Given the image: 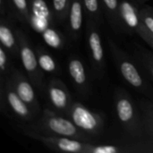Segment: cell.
I'll use <instances>...</instances> for the list:
<instances>
[{
    "label": "cell",
    "instance_id": "1",
    "mask_svg": "<svg viewBox=\"0 0 153 153\" xmlns=\"http://www.w3.org/2000/svg\"><path fill=\"white\" fill-rule=\"evenodd\" d=\"M25 132H33L44 135L65 136L95 143L94 137L80 130L69 117L49 108H46L41 117L33 126L28 127Z\"/></svg>",
    "mask_w": 153,
    "mask_h": 153
},
{
    "label": "cell",
    "instance_id": "2",
    "mask_svg": "<svg viewBox=\"0 0 153 153\" xmlns=\"http://www.w3.org/2000/svg\"><path fill=\"white\" fill-rule=\"evenodd\" d=\"M113 99L118 122L129 136L130 143L139 142L143 134V125L138 103L134 102L127 91L121 88L114 91Z\"/></svg>",
    "mask_w": 153,
    "mask_h": 153
},
{
    "label": "cell",
    "instance_id": "3",
    "mask_svg": "<svg viewBox=\"0 0 153 153\" xmlns=\"http://www.w3.org/2000/svg\"><path fill=\"white\" fill-rule=\"evenodd\" d=\"M108 47L117 67L125 81L138 92L153 98V88L147 79L141 74L139 65L130 55L123 50L111 38H108Z\"/></svg>",
    "mask_w": 153,
    "mask_h": 153
},
{
    "label": "cell",
    "instance_id": "4",
    "mask_svg": "<svg viewBox=\"0 0 153 153\" xmlns=\"http://www.w3.org/2000/svg\"><path fill=\"white\" fill-rule=\"evenodd\" d=\"M73 123L82 132L92 137L103 134L105 120L103 116L91 110L80 102H74L67 115Z\"/></svg>",
    "mask_w": 153,
    "mask_h": 153
},
{
    "label": "cell",
    "instance_id": "5",
    "mask_svg": "<svg viewBox=\"0 0 153 153\" xmlns=\"http://www.w3.org/2000/svg\"><path fill=\"white\" fill-rule=\"evenodd\" d=\"M100 26L94 21L87 18L86 22V41L89 50V56L94 76L101 79L105 74L106 61L104 49L100 31Z\"/></svg>",
    "mask_w": 153,
    "mask_h": 153
},
{
    "label": "cell",
    "instance_id": "6",
    "mask_svg": "<svg viewBox=\"0 0 153 153\" xmlns=\"http://www.w3.org/2000/svg\"><path fill=\"white\" fill-rule=\"evenodd\" d=\"M16 33L19 42V56L23 69L33 85L38 88V90L42 91L43 71L39 65L37 54L32 49L27 36L21 30H16Z\"/></svg>",
    "mask_w": 153,
    "mask_h": 153
},
{
    "label": "cell",
    "instance_id": "7",
    "mask_svg": "<svg viewBox=\"0 0 153 153\" xmlns=\"http://www.w3.org/2000/svg\"><path fill=\"white\" fill-rule=\"evenodd\" d=\"M31 138L40 142L48 149L65 153H89L91 145L94 143L84 142L78 139H74L57 135H44L33 132H25Z\"/></svg>",
    "mask_w": 153,
    "mask_h": 153
},
{
    "label": "cell",
    "instance_id": "8",
    "mask_svg": "<svg viewBox=\"0 0 153 153\" xmlns=\"http://www.w3.org/2000/svg\"><path fill=\"white\" fill-rule=\"evenodd\" d=\"M0 95L2 110L4 109V105L5 103L13 113L22 120L30 121L35 116L30 107L17 94L9 80V77L4 81L0 82Z\"/></svg>",
    "mask_w": 153,
    "mask_h": 153
},
{
    "label": "cell",
    "instance_id": "9",
    "mask_svg": "<svg viewBox=\"0 0 153 153\" xmlns=\"http://www.w3.org/2000/svg\"><path fill=\"white\" fill-rule=\"evenodd\" d=\"M142 116L143 134L134 143L136 153H153V101L142 99L138 102Z\"/></svg>",
    "mask_w": 153,
    "mask_h": 153
},
{
    "label": "cell",
    "instance_id": "10",
    "mask_svg": "<svg viewBox=\"0 0 153 153\" xmlns=\"http://www.w3.org/2000/svg\"><path fill=\"white\" fill-rule=\"evenodd\" d=\"M30 9L29 26L37 33L42 34L49 27L56 25L51 7L46 0H28Z\"/></svg>",
    "mask_w": 153,
    "mask_h": 153
},
{
    "label": "cell",
    "instance_id": "11",
    "mask_svg": "<svg viewBox=\"0 0 153 153\" xmlns=\"http://www.w3.org/2000/svg\"><path fill=\"white\" fill-rule=\"evenodd\" d=\"M47 97L51 109L66 117L74 101L66 85L58 78H53L48 83Z\"/></svg>",
    "mask_w": 153,
    "mask_h": 153
},
{
    "label": "cell",
    "instance_id": "12",
    "mask_svg": "<svg viewBox=\"0 0 153 153\" xmlns=\"http://www.w3.org/2000/svg\"><path fill=\"white\" fill-rule=\"evenodd\" d=\"M9 80L20 98L36 115L39 111L40 107L34 90L35 86L30 80L15 68H13L11 74L9 75Z\"/></svg>",
    "mask_w": 153,
    "mask_h": 153
},
{
    "label": "cell",
    "instance_id": "13",
    "mask_svg": "<svg viewBox=\"0 0 153 153\" xmlns=\"http://www.w3.org/2000/svg\"><path fill=\"white\" fill-rule=\"evenodd\" d=\"M141 4L131 0H119V18L122 31L126 34H136L143 24L139 9Z\"/></svg>",
    "mask_w": 153,
    "mask_h": 153
},
{
    "label": "cell",
    "instance_id": "14",
    "mask_svg": "<svg viewBox=\"0 0 153 153\" xmlns=\"http://www.w3.org/2000/svg\"><path fill=\"white\" fill-rule=\"evenodd\" d=\"M67 68L76 91L84 97L89 95L91 91V83L86 67L82 60L76 56H70Z\"/></svg>",
    "mask_w": 153,
    "mask_h": 153
},
{
    "label": "cell",
    "instance_id": "15",
    "mask_svg": "<svg viewBox=\"0 0 153 153\" xmlns=\"http://www.w3.org/2000/svg\"><path fill=\"white\" fill-rule=\"evenodd\" d=\"M83 0H71L67 16V34L69 39L76 41L80 37L83 22Z\"/></svg>",
    "mask_w": 153,
    "mask_h": 153
},
{
    "label": "cell",
    "instance_id": "16",
    "mask_svg": "<svg viewBox=\"0 0 153 153\" xmlns=\"http://www.w3.org/2000/svg\"><path fill=\"white\" fill-rule=\"evenodd\" d=\"M0 42L12 57L19 56V42L16 30H13L7 16H2L0 21Z\"/></svg>",
    "mask_w": 153,
    "mask_h": 153
},
{
    "label": "cell",
    "instance_id": "17",
    "mask_svg": "<svg viewBox=\"0 0 153 153\" xmlns=\"http://www.w3.org/2000/svg\"><path fill=\"white\" fill-rule=\"evenodd\" d=\"M100 2L103 14L111 29L117 33L123 32L119 18V0H100Z\"/></svg>",
    "mask_w": 153,
    "mask_h": 153
},
{
    "label": "cell",
    "instance_id": "18",
    "mask_svg": "<svg viewBox=\"0 0 153 153\" xmlns=\"http://www.w3.org/2000/svg\"><path fill=\"white\" fill-rule=\"evenodd\" d=\"M133 57L138 65L143 70L147 75L153 80V53L146 48L135 44L133 47Z\"/></svg>",
    "mask_w": 153,
    "mask_h": 153
},
{
    "label": "cell",
    "instance_id": "19",
    "mask_svg": "<svg viewBox=\"0 0 153 153\" xmlns=\"http://www.w3.org/2000/svg\"><path fill=\"white\" fill-rule=\"evenodd\" d=\"M136 150L133 143L126 144H97L93 143L89 153H135Z\"/></svg>",
    "mask_w": 153,
    "mask_h": 153
},
{
    "label": "cell",
    "instance_id": "20",
    "mask_svg": "<svg viewBox=\"0 0 153 153\" xmlns=\"http://www.w3.org/2000/svg\"><path fill=\"white\" fill-rule=\"evenodd\" d=\"M36 54L39 61V65L43 72L54 74L59 71L58 64L56 62L54 57L42 47H38L36 49Z\"/></svg>",
    "mask_w": 153,
    "mask_h": 153
},
{
    "label": "cell",
    "instance_id": "21",
    "mask_svg": "<svg viewBox=\"0 0 153 153\" xmlns=\"http://www.w3.org/2000/svg\"><path fill=\"white\" fill-rule=\"evenodd\" d=\"M44 42L50 48L55 49H62L65 47V39L63 34L57 30L55 26L49 27L41 34Z\"/></svg>",
    "mask_w": 153,
    "mask_h": 153
},
{
    "label": "cell",
    "instance_id": "22",
    "mask_svg": "<svg viewBox=\"0 0 153 153\" xmlns=\"http://www.w3.org/2000/svg\"><path fill=\"white\" fill-rule=\"evenodd\" d=\"M16 18L24 25L30 24V9L28 0H8Z\"/></svg>",
    "mask_w": 153,
    "mask_h": 153
},
{
    "label": "cell",
    "instance_id": "23",
    "mask_svg": "<svg viewBox=\"0 0 153 153\" xmlns=\"http://www.w3.org/2000/svg\"><path fill=\"white\" fill-rule=\"evenodd\" d=\"M71 0H52L51 9L56 24L61 25L67 21Z\"/></svg>",
    "mask_w": 153,
    "mask_h": 153
},
{
    "label": "cell",
    "instance_id": "24",
    "mask_svg": "<svg viewBox=\"0 0 153 153\" xmlns=\"http://www.w3.org/2000/svg\"><path fill=\"white\" fill-rule=\"evenodd\" d=\"M83 4L87 18L101 25L103 22V12L100 0H83Z\"/></svg>",
    "mask_w": 153,
    "mask_h": 153
},
{
    "label": "cell",
    "instance_id": "25",
    "mask_svg": "<svg viewBox=\"0 0 153 153\" xmlns=\"http://www.w3.org/2000/svg\"><path fill=\"white\" fill-rule=\"evenodd\" d=\"M11 56H12L9 54V52L1 45L0 46V70H1L0 82L4 81L11 74V72L13 68L12 67V63L10 58Z\"/></svg>",
    "mask_w": 153,
    "mask_h": 153
},
{
    "label": "cell",
    "instance_id": "26",
    "mask_svg": "<svg viewBox=\"0 0 153 153\" xmlns=\"http://www.w3.org/2000/svg\"><path fill=\"white\" fill-rule=\"evenodd\" d=\"M139 15L142 22L143 25L153 33V7L147 4H141L139 9Z\"/></svg>",
    "mask_w": 153,
    "mask_h": 153
},
{
    "label": "cell",
    "instance_id": "27",
    "mask_svg": "<svg viewBox=\"0 0 153 153\" xmlns=\"http://www.w3.org/2000/svg\"><path fill=\"white\" fill-rule=\"evenodd\" d=\"M136 34L153 49V33H152L144 25L143 23L141 25V27L137 30Z\"/></svg>",
    "mask_w": 153,
    "mask_h": 153
},
{
    "label": "cell",
    "instance_id": "28",
    "mask_svg": "<svg viewBox=\"0 0 153 153\" xmlns=\"http://www.w3.org/2000/svg\"><path fill=\"white\" fill-rule=\"evenodd\" d=\"M9 5L8 0H0V14L2 16H6L8 14L7 7Z\"/></svg>",
    "mask_w": 153,
    "mask_h": 153
},
{
    "label": "cell",
    "instance_id": "29",
    "mask_svg": "<svg viewBox=\"0 0 153 153\" xmlns=\"http://www.w3.org/2000/svg\"><path fill=\"white\" fill-rule=\"evenodd\" d=\"M150 0H138V4H146L147 2H149Z\"/></svg>",
    "mask_w": 153,
    "mask_h": 153
},
{
    "label": "cell",
    "instance_id": "30",
    "mask_svg": "<svg viewBox=\"0 0 153 153\" xmlns=\"http://www.w3.org/2000/svg\"><path fill=\"white\" fill-rule=\"evenodd\" d=\"M131 1H134V2H136V3H138V0H131Z\"/></svg>",
    "mask_w": 153,
    "mask_h": 153
}]
</instances>
